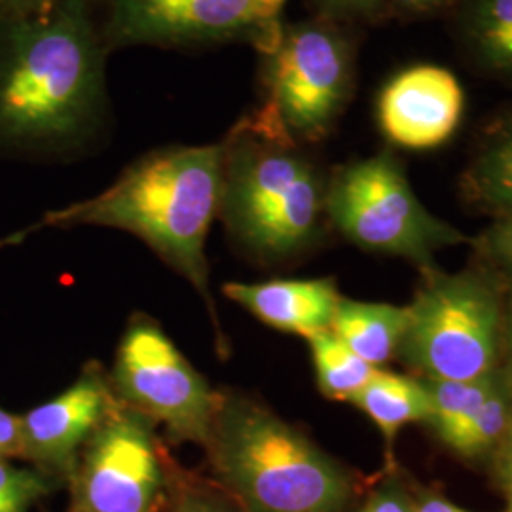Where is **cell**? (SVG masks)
<instances>
[{"label": "cell", "instance_id": "6da1fadb", "mask_svg": "<svg viewBox=\"0 0 512 512\" xmlns=\"http://www.w3.org/2000/svg\"><path fill=\"white\" fill-rule=\"evenodd\" d=\"M109 54L92 0L0 19V147H86L109 120Z\"/></svg>", "mask_w": 512, "mask_h": 512}, {"label": "cell", "instance_id": "7a4b0ae2", "mask_svg": "<svg viewBox=\"0 0 512 512\" xmlns=\"http://www.w3.org/2000/svg\"><path fill=\"white\" fill-rule=\"evenodd\" d=\"M224 141L158 148L90 200L48 213L38 228L103 226L139 239L202 294L217 323L205 243L219 217Z\"/></svg>", "mask_w": 512, "mask_h": 512}, {"label": "cell", "instance_id": "3957f363", "mask_svg": "<svg viewBox=\"0 0 512 512\" xmlns=\"http://www.w3.org/2000/svg\"><path fill=\"white\" fill-rule=\"evenodd\" d=\"M213 480L245 512H351L365 482L270 408L220 393L203 446Z\"/></svg>", "mask_w": 512, "mask_h": 512}, {"label": "cell", "instance_id": "277c9868", "mask_svg": "<svg viewBox=\"0 0 512 512\" xmlns=\"http://www.w3.org/2000/svg\"><path fill=\"white\" fill-rule=\"evenodd\" d=\"M224 141L220 219L249 255L285 262L325 232L327 179L304 145L256 107Z\"/></svg>", "mask_w": 512, "mask_h": 512}, {"label": "cell", "instance_id": "5b68a950", "mask_svg": "<svg viewBox=\"0 0 512 512\" xmlns=\"http://www.w3.org/2000/svg\"><path fill=\"white\" fill-rule=\"evenodd\" d=\"M397 355L423 380L475 382L503 366L505 291L488 268L423 270Z\"/></svg>", "mask_w": 512, "mask_h": 512}, {"label": "cell", "instance_id": "8992f818", "mask_svg": "<svg viewBox=\"0 0 512 512\" xmlns=\"http://www.w3.org/2000/svg\"><path fill=\"white\" fill-rule=\"evenodd\" d=\"M355 82L357 40L351 27L319 16L287 21L274 48L260 54L258 109L308 147L336 129Z\"/></svg>", "mask_w": 512, "mask_h": 512}, {"label": "cell", "instance_id": "52a82bcc", "mask_svg": "<svg viewBox=\"0 0 512 512\" xmlns=\"http://www.w3.org/2000/svg\"><path fill=\"white\" fill-rule=\"evenodd\" d=\"M325 209L330 226L353 245L403 256L421 270L435 266L440 249L471 241L418 200L391 147L336 167L327 179Z\"/></svg>", "mask_w": 512, "mask_h": 512}, {"label": "cell", "instance_id": "ba28073f", "mask_svg": "<svg viewBox=\"0 0 512 512\" xmlns=\"http://www.w3.org/2000/svg\"><path fill=\"white\" fill-rule=\"evenodd\" d=\"M110 52L124 46L190 50L247 44L272 50L289 0H92Z\"/></svg>", "mask_w": 512, "mask_h": 512}, {"label": "cell", "instance_id": "9c48e42d", "mask_svg": "<svg viewBox=\"0 0 512 512\" xmlns=\"http://www.w3.org/2000/svg\"><path fill=\"white\" fill-rule=\"evenodd\" d=\"M175 473L156 423L118 399L78 456L69 512H169Z\"/></svg>", "mask_w": 512, "mask_h": 512}, {"label": "cell", "instance_id": "30bf717a", "mask_svg": "<svg viewBox=\"0 0 512 512\" xmlns=\"http://www.w3.org/2000/svg\"><path fill=\"white\" fill-rule=\"evenodd\" d=\"M116 397L164 425L177 442L205 446L219 408L220 393L186 361L162 327L135 315L124 332L110 374Z\"/></svg>", "mask_w": 512, "mask_h": 512}, {"label": "cell", "instance_id": "8fae6325", "mask_svg": "<svg viewBox=\"0 0 512 512\" xmlns=\"http://www.w3.org/2000/svg\"><path fill=\"white\" fill-rule=\"evenodd\" d=\"M465 109L467 95L456 74L418 63L385 80L376 97V124L389 147L433 150L456 135Z\"/></svg>", "mask_w": 512, "mask_h": 512}, {"label": "cell", "instance_id": "7c38bea8", "mask_svg": "<svg viewBox=\"0 0 512 512\" xmlns=\"http://www.w3.org/2000/svg\"><path fill=\"white\" fill-rule=\"evenodd\" d=\"M118 404L101 365H88L69 389L21 416L23 461L65 486L82 448Z\"/></svg>", "mask_w": 512, "mask_h": 512}, {"label": "cell", "instance_id": "4fadbf2b", "mask_svg": "<svg viewBox=\"0 0 512 512\" xmlns=\"http://www.w3.org/2000/svg\"><path fill=\"white\" fill-rule=\"evenodd\" d=\"M222 291L264 325L304 338L330 330L342 300L334 279L329 277L226 283Z\"/></svg>", "mask_w": 512, "mask_h": 512}, {"label": "cell", "instance_id": "5bb4252c", "mask_svg": "<svg viewBox=\"0 0 512 512\" xmlns=\"http://www.w3.org/2000/svg\"><path fill=\"white\" fill-rule=\"evenodd\" d=\"M459 192L463 202L492 219L512 215V103L495 112L476 137Z\"/></svg>", "mask_w": 512, "mask_h": 512}, {"label": "cell", "instance_id": "9a60e30c", "mask_svg": "<svg viewBox=\"0 0 512 512\" xmlns=\"http://www.w3.org/2000/svg\"><path fill=\"white\" fill-rule=\"evenodd\" d=\"M450 19L465 63L512 88V0H459Z\"/></svg>", "mask_w": 512, "mask_h": 512}, {"label": "cell", "instance_id": "2e32d148", "mask_svg": "<svg viewBox=\"0 0 512 512\" xmlns=\"http://www.w3.org/2000/svg\"><path fill=\"white\" fill-rule=\"evenodd\" d=\"M408 327V306L344 298L330 330L368 365H385L397 355Z\"/></svg>", "mask_w": 512, "mask_h": 512}, {"label": "cell", "instance_id": "e0dca14e", "mask_svg": "<svg viewBox=\"0 0 512 512\" xmlns=\"http://www.w3.org/2000/svg\"><path fill=\"white\" fill-rule=\"evenodd\" d=\"M349 403L378 425L389 456H393V444L404 425L427 423L433 414L431 393L425 382L380 368Z\"/></svg>", "mask_w": 512, "mask_h": 512}, {"label": "cell", "instance_id": "ac0fdd59", "mask_svg": "<svg viewBox=\"0 0 512 512\" xmlns=\"http://www.w3.org/2000/svg\"><path fill=\"white\" fill-rule=\"evenodd\" d=\"M511 418L512 384L501 366L484 401L459 427L458 433L446 444V448L467 463L488 467L499 442L507 433Z\"/></svg>", "mask_w": 512, "mask_h": 512}, {"label": "cell", "instance_id": "d6986e66", "mask_svg": "<svg viewBox=\"0 0 512 512\" xmlns=\"http://www.w3.org/2000/svg\"><path fill=\"white\" fill-rule=\"evenodd\" d=\"M308 342L317 387L330 401L349 403L378 370L353 353L332 330L319 332Z\"/></svg>", "mask_w": 512, "mask_h": 512}, {"label": "cell", "instance_id": "ffe728a7", "mask_svg": "<svg viewBox=\"0 0 512 512\" xmlns=\"http://www.w3.org/2000/svg\"><path fill=\"white\" fill-rule=\"evenodd\" d=\"M499 372V370H497ZM486 376L475 382H439V380H423L431 393L433 414L427 425L440 440V444H448L458 433L459 427L475 412L478 404L484 401L490 387L494 384L495 374Z\"/></svg>", "mask_w": 512, "mask_h": 512}, {"label": "cell", "instance_id": "44dd1931", "mask_svg": "<svg viewBox=\"0 0 512 512\" xmlns=\"http://www.w3.org/2000/svg\"><path fill=\"white\" fill-rule=\"evenodd\" d=\"M65 484L37 467L0 461V512H29Z\"/></svg>", "mask_w": 512, "mask_h": 512}, {"label": "cell", "instance_id": "7402d4cb", "mask_svg": "<svg viewBox=\"0 0 512 512\" xmlns=\"http://www.w3.org/2000/svg\"><path fill=\"white\" fill-rule=\"evenodd\" d=\"M169 512H245L213 478L188 473L177 465Z\"/></svg>", "mask_w": 512, "mask_h": 512}, {"label": "cell", "instance_id": "603a6c76", "mask_svg": "<svg viewBox=\"0 0 512 512\" xmlns=\"http://www.w3.org/2000/svg\"><path fill=\"white\" fill-rule=\"evenodd\" d=\"M416 484L408 480L395 465L365 492L351 512H414Z\"/></svg>", "mask_w": 512, "mask_h": 512}, {"label": "cell", "instance_id": "cb8c5ba5", "mask_svg": "<svg viewBox=\"0 0 512 512\" xmlns=\"http://www.w3.org/2000/svg\"><path fill=\"white\" fill-rule=\"evenodd\" d=\"M469 243L484 268L512 279V215L497 217Z\"/></svg>", "mask_w": 512, "mask_h": 512}, {"label": "cell", "instance_id": "d4e9b609", "mask_svg": "<svg viewBox=\"0 0 512 512\" xmlns=\"http://www.w3.org/2000/svg\"><path fill=\"white\" fill-rule=\"evenodd\" d=\"M313 16L336 21L351 29L387 19L385 0H310Z\"/></svg>", "mask_w": 512, "mask_h": 512}, {"label": "cell", "instance_id": "484cf974", "mask_svg": "<svg viewBox=\"0 0 512 512\" xmlns=\"http://www.w3.org/2000/svg\"><path fill=\"white\" fill-rule=\"evenodd\" d=\"M459 0H385L387 18L423 19L452 14Z\"/></svg>", "mask_w": 512, "mask_h": 512}, {"label": "cell", "instance_id": "4316f807", "mask_svg": "<svg viewBox=\"0 0 512 512\" xmlns=\"http://www.w3.org/2000/svg\"><path fill=\"white\" fill-rule=\"evenodd\" d=\"M23 459L21 416L0 406V461Z\"/></svg>", "mask_w": 512, "mask_h": 512}, {"label": "cell", "instance_id": "83f0119b", "mask_svg": "<svg viewBox=\"0 0 512 512\" xmlns=\"http://www.w3.org/2000/svg\"><path fill=\"white\" fill-rule=\"evenodd\" d=\"M488 471L494 480L495 488H499L503 494L512 490V418L505 437L499 442L494 456L488 463Z\"/></svg>", "mask_w": 512, "mask_h": 512}, {"label": "cell", "instance_id": "f1b7e54d", "mask_svg": "<svg viewBox=\"0 0 512 512\" xmlns=\"http://www.w3.org/2000/svg\"><path fill=\"white\" fill-rule=\"evenodd\" d=\"M414 512H471L461 509L454 501L435 488L416 486Z\"/></svg>", "mask_w": 512, "mask_h": 512}, {"label": "cell", "instance_id": "f546056e", "mask_svg": "<svg viewBox=\"0 0 512 512\" xmlns=\"http://www.w3.org/2000/svg\"><path fill=\"white\" fill-rule=\"evenodd\" d=\"M55 0H0V19L29 18L46 14Z\"/></svg>", "mask_w": 512, "mask_h": 512}, {"label": "cell", "instance_id": "4dcf8cb0", "mask_svg": "<svg viewBox=\"0 0 512 512\" xmlns=\"http://www.w3.org/2000/svg\"><path fill=\"white\" fill-rule=\"evenodd\" d=\"M503 370L512 384V279L505 291V338H503Z\"/></svg>", "mask_w": 512, "mask_h": 512}, {"label": "cell", "instance_id": "1f68e13d", "mask_svg": "<svg viewBox=\"0 0 512 512\" xmlns=\"http://www.w3.org/2000/svg\"><path fill=\"white\" fill-rule=\"evenodd\" d=\"M31 230H35V228H29V230H23V232H18V234H12V236H8V238L0 239V249H2V247H8V245H18L23 239L27 238V234H29Z\"/></svg>", "mask_w": 512, "mask_h": 512}, {"label": "cell", "instance_id": "d6a6232c", "mask_svg": "<svg viewBox=\"0 0 512 512\" xmlns=\"http://www.w3.org/2000/svg\"><path fill=\"white\" fill-rule=\"evenodd\" d=\"M505 495H507V511L505 512H512V490H509Z\"/></svg>", "mask_w": 512, "mask_h": 512}]
</instances>
